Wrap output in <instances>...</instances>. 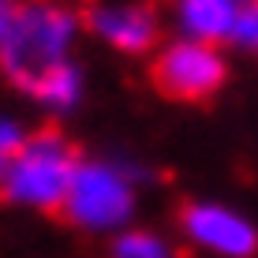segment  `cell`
Listing matches in <instances>:
<instances>
[{
    "instance_id": "5",
    "label": "cell",
    "mask_w": 258,
    "mask_h": 258,
    "mask_svg": "<svg viewBox=\"0 0 258 258\" xmlns=\"http://www.w3.org/2000/svg\"><path fill=\"white\" fill-rule=\"evenodd\" d=\"M180 221H183V228H187V236L195 243L210 247V251L247 258V254H254V247H258L254 228L247 225L243 217H236V213H228L221 206H187Z\"/></svg>"
},
{
    "instance_id": "6",
    "label": "cell",
    "mask_w": 258,
    "mask_h": 258,
    "mask_svg": "<svg viewBox=\"0 0 258 258\" xmlns=\"http://www.w3.org/2000/svg\"><path fill=\"white\" fill-rule=\"evenodd\" d=\"M90 26L120 52H146L157 41V19L150 8H97Z\"/></svg>"
},
{
    "instance_id": "8",
    "label": "cell",
    "mask_w": 258,
    "mask_h": 258,
    "mask_svg": "<svg viewBox=\"0 0 258 258\" xmlns=\"http://www.w3.org/2000/svg\"><path fill=\"white\" fill-rule=\"evenodd\" d=\"M30 94L41 97L45 105L68 109V105L79 97V75H75V68H71V64H56L52 71H45V75L30 86Z\"/></svg>"
},
{
    "instance_id": "11",
    "label": "cell",
    "mask_w": 258,
    "mask_h": 258,
    "mask_svg": "<svg viewBox=\"0 0 258 258\" xmlns=\"http://www.w3.org/2000/svg\"><path fill=\"white\" fill-rule=\"evenodd\" d=\"M19 12H23L19 0H0V45L8 41V34H12V26H15V19H19Z\"/></svg>"
},
{
    "instance_id": "14",
    "label": "cell",
    "mask_w": 258,
    "mask_h": 258,
    "mask_svg": "<svg viewBox=\"0 0 258 258\" xmlns=\"http://www.w3.org/2000/svg\"><path fill=\"white\" fill-rule=\"evenodd\" d=\"M232 4H236V8H239V4H251V0H232Z\"/></svg>"
},
{
    "instance_id": "9",
    "label": "cell",
    "mask_w": 258,
    "mask_h": 258,
    "mask_svg": "<svg viewBox=\"0 0 258 258\" xmlns=\"http://www.w3.org/2000/svg\"><path fill=\"white\" fill-rule=\"evenodd\" d=\"M109 258H172V251H168L161 239H154L146 232H131V236H120L112 243Z\"/></svg>"
},
{
    "instance_id": "13",
    "label": "cell",
    "mask_w": 258,
    "mask_h": 258,
    "mask_svg": "<svg viewBox=\"0 0 258 258\" xmlns=\"http://www.w3.org/2000/svg\"><path fill=\"white\" fill-rule=\"evenodd\" d=\"M12 157H15V150H0V187H4V180H8V168H12Z\"/></svg>"
},
{
    "instance_id": "2",
    "label": "cell",
    "mask_w": 258,
    "mask_h": 258,
    "mask_svg": "<svg viewBox=\"0 0 258 258\" xmlns=\"http://www.w3.org/2000/svg\"><path fill=\"white\" fill-rule=\"evenodd\" d=\"M71 15L49 0H30L23 4L8 41L0 45V68L15 86L30 90L45 71L64 64V52L71 41Z\"/></svg>"
},
{
    "instance_id": "10",
    "label": "cell",
    "mask_w": 258,
    "mask_h": 258,
    "mask_svg": "<svg viewBox=\"0 0 258 258\" xmlns=\"http://www.w3.org/2000/svg\"><path fill=\"white\" fill-rule=\"evenodd\" d=\"M232 41L243 49H254L258 52V0H251V4L239 8L236 15V26H232Z\"/></svg>"
},
{
    "instance_id": "7",
    "label": "cell",
    "mask_w": 258,
    "mask_h": 258,
    "mask_svg": "<svg viewBox=\"0 0 258 258\" xmlns=\"http://www.w3.org/2000/svg\"><path fill=\"white\" fill-rule=\"evenodd\" d=\"M239 8L232 0H180V19L187 26L191 41H225L232 38V26H236Z\"/></svg>"
},
{
    "instance_id": "12",
    "label": "cell",
    "mask_w": 258,
    "mask_h": 258,
    "mask_svg": "<svg viewBox=\"0 0 258 258\" xmlns=\"http://www.w3.org/2000/svg\"><path fill=\"white\" fill-rule=\"evenodd\" d=\"M19 146H23L19 131H15V127H8V123H0V150H19Z\"/></svg>"
},
{
    "instance_id": "1",
    "label": "cell",
    "mask_w": 258,
    "mask_h": 258,
    "mask_svg": "<svg viewBox=\"0 0 258 258\" xmlns=\"http://www.w3.org/2000/svg\"><path fill=\"white\" fill-rule=\"evenodd\" d=\"M79 165L83 161H79L75 146L56 127H45L38 135L23 139V146L15 150L8 180L0 187V199L23 202V206H38L45 213H60Z\"/></svg>"
},
{
    "instance_id": "3",
    "label": "cell",
    "mask_w": 258,
    "mask_h": 258,
    "mask_svg": "<svg viewBox=\"0 0 258 258\" xmlns=\"http://www.w3.org/2000/svg\"><path fill=\"white\" fill-rule=\"evenodd\" d=\"M150 83L168 101L202 105L225 86V60L206 41H176L150 64Z\"/></svg>"
},
{
    "instance_id": "4",
    "label": "cell",
    "mask_w": 258,
    "mask_h": 258,
    "mask_svg": "<svg viewBox=\"0 0 258 258\" xmlns=\"http://www.w3.org/2000/svg\"><path fill=\"white\" fill-rule=\"evenodd\" d=\"M131 210V191L112 168L105 165H79L71 191L64 199V217L86 228H109L127 217Z\"/></svg>"
}]
</instances>
